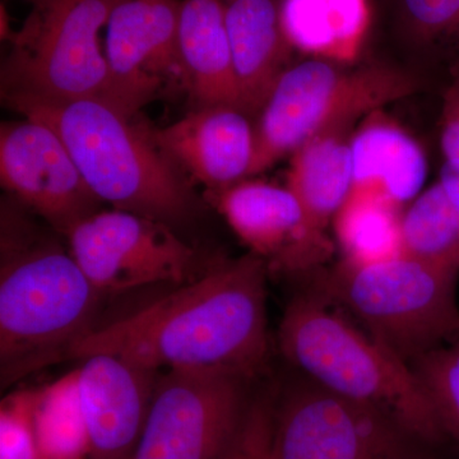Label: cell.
<instances>
[{"instance_id":"cell-1","label":"cell","mask_w":459,"mask_h":459,"mask_svg":"<svg viewBox=\"0 0 459 459\" xmlns=\"http://www.w3.org/2000/svg\"><path fill=\"white\" fill-rule=\"evenodd\" d=\"M261 256L219 263L165 298L74 344L69 358L108 353L143 369H223L252 377L267 359V273Z\"/></svg>"},{"instance_id":"cell-2","label":"cell","mask_w":459,"mask_h":459,"mask_svg":"<svg viewBox=\"0 0 459 459\" xmlns=\"http://www.w3.org/2000/svg\"><path fill=\"white\" fill-rule=\"evenodd\" d=\"M3 99L26 119L45 124L59 135L100 201L171 228L198 213L197 195L157 146L152 129L133 123L119 108L95 99Z\"/></svg>"},{"instance_id":"cell-3","label":"cell","mask_w":459,"mask_h":459,"mask_svg":"<svg viewBox=\"0 0 459 459\" xmlns=\"http://www.w3.org/2000/svg\"><path fill=\"white\" fill-rule=\"evenodd\" d=\"M0 368L3 386L40 369L92 331L99 292L71 252L3 212Z\"/></svg>"},{"instance_id":"cell-4","label":"cell","mask_w":459,"mask_h":459,"mask_svg":"<svg viewBox=\"0 0 459 459\" xmlns=\"http://www.w3.org/2000/svg\"><path fill=\"white\" fill-rule=\"evenodd\" d=\"M287 361L323 388L385 413L421 443L446 431L410 364L316 292L295 296L279 329Z\"/></svg>"},{"instance_id":"cell-5","label":"cell","mask_w":459,"mask_h":459,"mask_svg":"<svg viewBox=\"0 0 459 459\" xmlns=\"http://www.w3.org/2000/svg\"><path fill=\"white\" fill-rule=\"evenodd\" d=\"M316 291L411 364L459 333V272L397 256L316 270Z\"/></svg>"},{"instance_id":"cell-6","label":"cell","mask_w":459,"mask_h":459,"mask_svg":"<svg viewBox=\"0 0 459 459\" xmlns=\"http://www.w3.org/2000/svg\"><path fill=\"white\" fill-rule=\"evenodd\" d=\"M30 13L11 38L3 98L95 99L133 117L137 108L115 80L100 32L117 0H26Z\"/></svg>"},{"instance_id":"cell-7","label":"cell","mask_w":459,"mask_h":459,"mask_svg":"<svg viewBox=\"0 0 459 459\" xmlns=\"http://www.w3.org/2000/svg\"><path fill=\"white\" fill-rule=\"evenodd\" d=\"M416 89L412 75L386 65L346 69L314 57L287 68L258 113L252 177L323 133L353 126Z\"/></svg>"},{"instance_id":"cell-8","label":"cell","mask_w":459,"mask_h":459,"mask_svg":"<svg viewBox=\"0 0 459 459\" xmlns=\"http://www.w3.org/2000/svg\"><path fill=\"white\" fill-rule=\"evenodd\" d=\"M247 377L223 369L168 370L156 380L129 459H222L246 422Z\"/></svg>"},{"instance_id":"cell-9","label":"cell","mask_w":459,"mask_h":459,"mask_svg":"<svg viewBox=\"0 0 459 459\" xmlns=\"http://www.w3.org/2000/svg\"><path fill=\"white\" fill-rule=\"evenodd\" d=\"M418 443L380 411L304 377L273 409L268 459H415Z\"/></svg>"},{"instance_id":"cell-10","label":"cell","mask_w":459,"mask_h":459,"mask_svg":"<svg viewBox=\"0 0 459 459\" xmlns=\"http://www.w3.org/2000/svg\"><path fill=\"white\" fill-rule=\"evenodd\" d=\"M69 252L100 295L195 277V253L168 223L117 210L87 216L66 235Z\"/></svg>"},{"instance_id":"cell-11","label":"cell","mask_w":459,"mask_h":459,"mask_svg":"<svg viewBox=\"0 0 459 459\" xmlns=\"http://www.w3.org/2000/svg\"><path fill=\"white\" fill-rule=\"evenodd\" d=\"M2 186L59 234L98 212L100 199L89 188L53 129L35 120L3 124Z\"/></svg>"},{"instance_id":"cell-12","label":"cell","mask_w":459,"mask_h":459,"mask_svg":"<svg viewBox=\"0 0 459 459\" xmlns=\"http://www.w3.org/2000/svg\"><path fill=\"white\" fill-rule=\"evenodd\" d=\"M210 195L230 228L270 271L312 273L333 252L325 232L310 225L287 186L244 180Z\"/></svg>"},{"instance_id":"cell-13","label":"cell","mask_w":459,"mask_h":459,"mask_svg":"<svg viewBox=\"0 0 459 459\" xmlns=\"http://www.w3.org/2000/svg\"><path fill=\"white\" fill-rule=\"evenodd\" d=\"M181 0H117L107 25L115 80L140 110L161 91H186L178 47Z\"/></svg>"},{"instance_id":"cell-14","label":"cell","mask_w":459,"mask_h":459,"mask_svg":"<svg viewBox=\"0 0 459 459\" xmlns=\"http://www.w3.org/2000/svg\"><path fill=\"white\" fill-rule=\"evenodd\" d=\"M77 389L91 459H129L143 430L157 371L108 353L82 359Z\"/></svg>"},{"instance_id":"cell-15","label":"cell","mask_w":459,"mask_h":459,"mask_svg":"<svg viewBox=\"0 0 459 459\" xmlns=\"http://www.w3.org/2000/svg\"><path fill=\"white\" fill-rule=\"evenodd\" d=\"M152 135L179 170L208 193L252 177L255 128L238 108H197L165 128L152 129Z\"/></svg>"},{"instance_id":"cell-16","label":"cell","mask_w":459,"mask_h":459,"mask_svg":"<svg viewBox=\"0 0 459 459\" xmlns=\"http://www.w3.org/2000/svg\"><path fill=\"white\" fill-rule=\"evenodd\" d=\"M225 0H181L178 47L186 92L197 108L244 111L232 65Z\"/></svg>"},{"instance_id":"cell-17","label":"cell","mask_w":459,"mask_h":459,"mask_svg":"<svg viewBox=\"0 0 459 459\" xmlns=\"http://www.w3.org/2000/svg\"><path fill=\"white\" fill-rule=\"evenodd\" d=\"M226 26L244 113H259L291 56L280 3L229 0Z\"/></svg>"},{"instance_id":"cell-18","label":"cell","mask_w":459,"mask_h":459,"mask_svg":"<svg viewBox=\"0 0 459 459\" xmlns=\"http://www.w3.org/2000/svg\"><path fill=\"white\" fill-rule=\"evenodd\" d=\"M351 156L352 189L376 190L400 205L418 197L427 179L424 150L382 108L353 132Z\"/></svg>"},{"instance_id":"cell-19","label":"cell","mask_w":459,"mask_h":459,"mask_svg":"<svg viewBox=\"0 0 459 459\" xmlns=\"http://www.w3.org/2000/svg\"><path fill=\"white\" fill-rule=\"evenodd\" d=\"M352 128L323 133L291 156L286 186L319 231L325 232L352 189Z\"/></svg>"},{"instance_id":"cell-20","label":"cell","mask_w":459,"mask_h":459,"mask_svg":"<svg viewBox=\"0 0 459 459\" xmlns=\"http://www.w3.org/2000/svg\"><path fill=\"white\" fill-rule=\"evenodd\" d=\"M281 22L292 49L347 62L360 48L367 0H281Z\"/></svg>"},{"instance_id":"cell-21","label":"cell","mask_w":459,"mask_h":459,"mask_svg":"<svg viewBox=\"0 0 459 459\" xmlns=\"http://www.w3.org/2000/svg\"><path fill=\"white\" fill-rule=\"evenodd\" d=\"M402 213L382 193L351 189L332 221L342 261L365 265L401 256Z\"/></svg>"},{"instance_id":"cell-22","label":"cell","mask_w":459,"mask_h":459,"mask_svg":"<svg viewBox=\"0 0 459 459\" xmlns=\"http://www.w3.org/2000/svg\"><path fill=\"white\" fill-rule=\"evenodd\" d=\"M402 255L459 272V214L437 181L402 213Z\"/></svg>"},{"instance_id":"cell-23","label":"cell","mask_w":459,"mask_h":459,"mask_svg":"<svg viewBox=\"0 0 459 459\" xmlns=\"http://www.w3.org/2000/svg\"><path fill=\"white\" fill-rule=\"evenodd\" d=\"M33 431L38 459H81L89 455L77 389V369L35 389Z\"/></svg>"},{"instance_id":"cell-24","label":"cell","mask_w":459,"mask_h":459,"mask_svg":"<svg viewBox=\"0 0 459 459\" xmlns=\"http://www.w3.org/2000/svg\"><path fill=\"white\" fill-rule=\"evenodd\" d=\"M446 435L459 444V333L411 362Z\"/></svg>"},{"instance_id":"cell-25","label":"cell","mask_w":459,"mask_h":459,"mask_svg":"<svg viewBox=\"0 0 459 459\" xmlns=\"http://www.w3.org/2000/svg\"><path fill=\"white\" fill-rule=\"evenodd\" d=\"M400 4L418 40L459 53V0H400Z\"/></svg>"},{"instance_id":"cell-26","label":"cell","mask_w":459,"mask_h":459,"mask_svg":"<svg viewBox=\"0 0 459 459\" xmlns=\"http://www.w3.org/2000/svg\"><path fill=\"white\" fill-rule=\"evenodd\" d=\"M33 402L35 389L17 392L3 400L0 410L2 459H38Z\"/></svg>"},{"instance_id":"cell-27","label":"cell","mask_w":459,"mask_h":459,"mask_svg":"<svg viewBox=\"0 0 459 459\" xmlns=\"http://www.w3.org/2000/svg\"><path fill=\"white\" fill-rule=\"evenodd\" d=\"M272 412L273 407L267 401L252 404L234 446L222 459H268Z\"/></svg>"},{"instance_id":"cell-28","label":"cell","mask_w":459,"mask_h":459,"mask_svg":"<svg viewBox=\"0 0 459 459\" xmlns=\"http://www.w3.org/2000/svg\"><path fill=\"white\" fill-rule=\"evenodd\" d=\"M440 144L446 161L459 165V71L444 95Z\"/></svg>"},{"instance_id":"cell-29","label":"cell","mask_w":459,"mask_h":459,"mask_svg":"<svg viewBox=\"0 0 459 459\" xmlns=\"http://www.w3.org/2000/svg\"><path fill=\"white\" fill-rule=\"evenodd\" d=\"M439 183L442 184L446 195L451 199L453 207L459 214V165L444 161L442 170H440Z\"/></svg>"}]
</instances>
